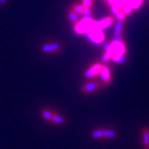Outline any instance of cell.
Returning a JSON list of instances; mask_svg holds the SVG:
<instances>
[{
	"label": "cell",
	"mask_w": 149,
	"mask_h": 149,
	"mask_svg": "<svg viewBox=\"0 0 149 149\" xmlns=\"http://www.w3.org/2000/svg\"><path fill=\"white\" fill-rule=\"evenodd\" d=\"M111 56V60L114 61L115 63L118 64H123L125 62L126 57H125V53H126V47L124 43L121 41H115L113 40L111 43H109V47L106 52Z\"/></svg>",
	"instance_id": "obj_1"
},
{
	"label": "cell",
	"mask_w": 149,
	"mask_h": 149,
	"mask_svg": "<svg viewBox=\"0 0 149 149\" xmlns=\"http://www.w3.org/2000/svg\"><path fill=\"white\" fill-rule=\"evenodd\" d=\"M106 85L102 81H91L81 86V91L85 95H91L103 90Z\"/></svg>",
	"instance_id": "obj_2"
},
{
	"label": "cell",
	"mask_w": 149,
	"mask_h": 149,
	"mask_svg": "<svg viewBox=\"0 0 149 149\" xmlns=\"http://www.w3.org/2000/svg\"><path fill=\"white\" fill-rule=\"evenodd\" d=\"M94 20L92 18H83L81 21L75 23L74 32L78 34H85L89 30H91L93 27Z\"/></svg>",
	"instance_id": "obj_3"
},
{
	"label": "cell",
	"mask_w": 149,
	"mask_h": 149,
	"mask_svg": "<svg viewBox=\"0 0 149 149\" xmlns=\"http://www.w3.org/2000/svg\"><path fill=\"white\" fill-rule=\"evenodd\" d=\"M87 38L91 42L95 44H100L104 41V34L103 33L102 30L98 29H91L85 33Z\"/></svg>",
	"instance_id": "obj_4"
},
{
	"label": "cell",
	"mask_w": 149,
	"mask_h": 149,
	"mask_svg": "<svg viewBox=\"0 0 149 149\" xmlns=\"http://www.w3.org/2000/svg\"><path fill=\"white\" fill-rule=\"evenodd\" d=\"M113 18L112 17H108L106 18H104L100 21H95L93 22V27L92 29H98V30H103L104 28L110 27L113 23Z\"/></svg>",
	"instance_id": "obj_5"
},
{
	"label": "cell",
	"mask_w": 149,
	"mask_h": 149,
	"mask_svg": "<svg viewBox=\"0 0 149 149\" xmlns=\"http://www.w3.org/2000/svg\"><path fill=\"white\" fill-rule=\"evenodd\" d=\"M99 76L100 77L101 81L105 85H109L112 82V76H111V71L109 67L106 65H103L102 66L101 71L99 74Z\"/></svg>",
	"instance_id": "obj_6"
},
{
	"label": "cell",
	"mask_w": 149,
	"mask_h": 149,
	"mask_svg": "<svg viewBox=\"0 0 149 149\" xmlns=\"http://www.w3.org/2000/svg\"><path fill=\"white\" fill-rule=\"evenodd\" d=\"M102 66H103V65L100 64V63H95V65H93L85 72V77L88 78V79H91V78H93L96 75H99L100 71H101Z\"/></svg>",
	"instance_id": "obj_7"
},
{
	"label": "cell",
	"mask_w": 149,
	"mask_h": 149,
	"mask_svg": "<svg viewBox=\"0 0 149 149\" xmlns=\"http://www.w3.org/2000/svg\"><path fill=\"white\" fill-rule=\"evenodd\" d=\"M141 144L143 149L149 148V126L141 128Z\"/></svg>",
	"instance_id": "obj_8"
},
{
	"label": "cell",
	"mask_w": 149,
	"mask_h": 149,
	"mask_svg": "<svg viewBox=\"0 0 149 149\" xmlns=\"http://www.w3.org/2000/svg\"><path fill=\"white\" fill-rule=\"evenodd\" d=\"M117 137V132L113 128H103V140H112Z\"/></svg>",
	"instance_id": "obj_9"
},
{
	"label": "cell",
	"mask_w": 149,
	"mask_h": 149,
	"mask_svg": "<svg viewBox=\"0 0 149 149\" xmlns=\"http://www.w3.org/2000/svg\"><path fill=\"white\" fill-rule=\"evenodd\" d=\"M42 51L44 52H47V53H51V52H57L61 49V46L58 43H50V44H46L42 47Z\"/></svg>",
	"instance_id": "obj_10"
},
{
	"label": "cell",
	"mask_w": 149,
	"mask_h": 149,
	"mask_svg": "<svg viewBox=\"0 0 149 149\" xmlns=\"http://www.w3.org/2000/svg\"><path fill=\"white\" fill-rule=\"evenodd\" d=\"M51 122L52 123H55V124H63L65 123V119L61 115H60L57 113L54 112V114Z\"/></svg>",
	"instance_id": "obj_11"
},
{
	"label": "cell",
	"mask_w": 149,
	"mask_h": 149,
	"mask_svg": "<svg viewBox=\"0 0 149 149\" xmlns=\"http://www.w3.org/2000/svg\"><path fill=\"white\" fill-rule=\"evenodd\" d=\"M91 137L94 139L103 140V128H96L91 132Z\"/></svg>",
	"instance_id": "obj_12"
},
{
	"label": "cell",
	"mask_w": 149,
	"mask_h": 149,
	"mask_svg": "<svg viewBox=\"0 0 149 149\" xmlns=\"http://www.w3.org/2000/svg\"><path fill=\"white\" fill-rule=\"evenodd\" d=\"M41 114H42V117L44 119H46L47 121L51 122L52 118V116H53L54 114V112L52 111V110H49V109H43L41 112Z\"/></svg>",
	"instance_id": "obj_13"
},
{
	"label": "cell",
	"mask_w": 149,
	"mask_h": 149,
	"mask_svg": "<svg viewBox=\"0 0 149 149\" xmlns=\"http://www.w3.org/2000/svg\"><path fill=\"white\" fill-rule=\"evenodd\" d=\"M123 5H124V3H123V0L118 1L117 3H115L114 5L111 7V13L113 14H116L118 12L122 10L123 8Z\"/></svg>",
	"instance_id": "obj_14"
},
{
	"label": "cell",
	"mask_w": 149,
	"mask_h": 149,
	"mask_svg": "<svg viewBox=\"0 0 149 149\" xmlns=\"http://www.w3.org/2000/svg\"><path fill=\"white\" fill-rule=\"evenodd\" d=\"M68 17H69L70 21L72 23H76V22H78V16H77V13H75L72 9L69 12Z\"/></svg>",
	"instance_id": "obj_15"
},
{
	"label": "cell",
	"mask_w": 149,
	"mask_h": 149,
	"mask_svg": "<svg viewBox=\"0 0 149 149\" xmlns=\"http://www.w3.org/2000/svg\"><path fill=\"white\" fill-rule=\"evenodd\" d=\"M84 9H85L84 7L82 5H80V4H75L72 8V10L74 11L75 13H77V14H83Z\"/></svg>",
	"instance_id": "obj_16"
},
{
	"label": "cell",
	"mask_w": 149,
	"mask_h": 149,
	"mask_svg": "<svg viewBox=\"0 0 149 149\" xmlns=\"http://www.w3.org/2000/svg\"><path fill=\"white\" fill-rule=\"evenodd\" d=\"M127 16L128 15L123 10H120L119 12H118L117 13L115 14V17H116V18L118 19V21H123V20H124L127 17Z\"/></svg>",
	"instance_id": "obj_17"
},
{
	"label": "cell",
	"mask_w": 149,
	"mask_h": 149,
	"mask_svg": "<svg viewBox=\"0 0 149 149\" xmlns=\"http://www.w3.org/2000/svg\"><path fill=\"white\" fill-rule=\"evenodd\" d=\"M82 6L84 8H91L93 6V0H83L82 1Z\"/></svg>",
	"instance_id": "obj_18"
},
{
	"label": "cell",
	"mask_w": 149,
	"mask_h": 149,
	"mask_svg": "<svg viewBox=\"0 0 149 149\" xmlns=\"http://www.w3.org/2000/svg\"><path fill=\"white\" fill-rule=\"evenodd\" d=\"M83 15L85 18H92V13L91 8H85L83 12Z\"/></svg>",
	"instance_id": "obj_19"
},
{
	"label": "cell",
	"mask_w": 149,
	"mask_h": 149,
	"mask_svg": "<svg viewBox=\"0 0 149 149\" xmlns=\"http://www.w3.org/2000/svg\"><path fill=\"white\" fill-rule=\"evenodd\" d=\"M127 15H128V14H130V13H132V12H133V9H132V8L130 7L129 5H128V4H124L123 5V8L122 9Z\"/></svg>",
	"instance_id": "obj_20"
},
{
	"label": "cell",
	"mask_w": 149,
	"mask_h": 149,
	"mask_svg": "<svg viewBox=\"0 0 149 149\" xmlns=\"http://www.w3.org/2000/svg\"><path fill=\"white\" fill-rule=\"evenodd\" d=\"M110 60H111V56L109 53H107V52H104V55H103V56H102V61H103L104 63H107V62H109Z\"/></svg>",
	"instance_id": "obj_21"
},
{
	"label": "cell",
	"mask_w": 149,
	"mask_h": 149,
	"mask_svg": "<svg viewBox=\"0 0 149 149\" xmlns=\"http://www.w3.org/2000/svg\"><path fill=\"white\" fill-rule=\"evenodd\" d=\"M118 1H120V0H107V3L111 8L112 6H113L115 3H117Z\"/></svg>",
	"instance_id": "obj_22"
},
{
	"label": "cell",
	"mask_w": 149,
	"mask_h": 149,
	"mask_svg": "<svg viewBox=\"0 0 149 149\" xmlns=\"http://www.w3.org/2000/svg\"><path fill=\"white\" fill-rule=\"evenodd\" d=\"M6 2H7V0H0V3L1 4H5Z\"/></svg>",
	"instance_id": "obj_23"
},
{
	"label": "cell",
	"mask_w": 149,
	"mask_h": 149,
	"mask_svg": "<svg viewBox=\"0 0 149 149\" xmlns=\"http://www.w3.org/2000/svg\"><path fill=\"white\" fill-rule=\"evenodd\" d=\"M103 2H104V3H106L107 0H103Z\"/></svg>",
	"instance_id": "obj_24"
},
{
	"label": "cell",
	"mask_w": 149,
	"mask_h": 149,
	"mask_svg": "<svg viewBox=\"0 0 149 149\" xmlns=\"http://www.w3.org/2000/svg\"><path fill=\"white\" fill-rule=\"evenodd\" d=\"M148 149H149V148H148Z\"/></svg>",
	"instance_id": "obj_25"
}]
</instances>
